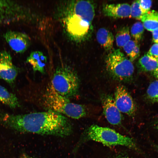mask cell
<instances>
[{"label":"cell","instance_id":"cell-28","mask_svg":"<svg viewBox=\"0 0 158 158\" xmlns=\"http://www.w3.org/2000/svg\"><path fill=\"white\" fill-rule=\"evenodd\" d=\"M29 157L26 155H23V156L20 158H30Z\"/></svg>","mask_w":158,"mask_h":158},{"label":"cell","instance_id":"cell-21","mask_svg":"<svg viewBox=\"0 0 158 158\" xmlns=\"http://www.w3.org/2000/svg\"><path fill=\"white\" fill-rule=\"evenodd\" d=\"M147 98L152 102H155L158 99V80L152 82L147 91Z\"/></svg>","mask_w":158,"mask_h":158},{"label":"cell","instance_id":"cell-20","mask_svg":"<svg viewBox=\"0 0 158 158\" xmlns=\"http://www.w3.org/2000/svg\"><path fill=\"white\" fill-rule=\"evenodd\" d=\"M144 28L142 23L137 22L131 28L130 32L135 40L138 42L142 39L144 32Z\"/></svg>","mask_w":158,"mask_h":158},{"label":"cell","instance_id":"cell-29","mask_svg":"<svg viewBox=\"0 0 158 158\" xmlns=\"http://www.w3.org/2000/svg\"><path fill=\"white\" fill-rule=\"evenodd\" d=\"M155 102H158V99H157Z\"/></svg>","mask_w":158,"mask_h":158},{"label":"cell","instance_id":"cell-6","mask_svg":"<svg viewBox=\"0 0 158 158\" xmlns=\"http://www.w3.org/2000/svg\"><path fill=\"white\" fill-rule=\"evenodd\" d=\"M51 84L57 93L68 98L77 93L79 81L74 71L67 67L61 66L54 73Z\"/></svg>","mask_w":158,"mask_h":158},{"label":"cell","instance_id":"cell-1","mask_svg":"<svg viewBox=\"0 0 158 158\" xmlns=\"http://www.w3.org/2000/svg\"><path fill=\"white\" fill-rule=\"evenodd\" d=\"M13 129L23 133L64 137L72 131L68 118L60 114L47 111L17 114L12 121Z\"/></svg>","mask_w":158,"mask_h":158},{"label":"cell","instance_id":"cell-3","mask_svg":"<svg viewBox=\"0 0 158 158\" xmlns=\"http://www.w3.org/2000/svg\"><path fill=\"white\" fill-rule=\"evenodd\" d=\"M43 97L44 105L49 110L76 119L87 115V110L84 105L71 102L68 98L57 93L51 84L47 86Z\"/></svg>","mask_w":158,"mask_h":158},{"label":"cell","instance_id":"cell-10","mask_svg":"<svg viewBox=\"0 0 158 158\" xmlns=\"http://www.w3.org/2000/svg\"><path fill=\"white\" fill-rule=\"evenodd\" d=\"M3 36L11 48L17 53H24L30 44V37L24 33L9 30L5 33Z\"/></svg>","mask_w":158,"mask_h":158},{"label":"cell","instance_id":"cell-13","mask_svg":"<svg viewBox=\"0 0 158 158\" xmlns=\"http://www.w3.org/2000/svg\"><path fill=\"white\" fill-rule=\"evenodd\" d=\"M47 57L41 52L35 51L32 52L27 59L26 62L32 66L34 71L41 73L44 72Z\"/></svg>","mask_w":158,"mask_h":158},{"label":"cell","instance_id":"cell-22","mask_svg":"<svg viewBox=\"0 0 158 158\" xmlns=\"http://www.w3.org/2000/svg\"><path fill=\"white\" fill-rule=\"evenodd\" d=\"M130 17L140 20L143 15L140 9L139 0L134 1L130 6Z\"/></svg>","mask_w":158,"mask_h":158},{"label":"cell","instance_id":"cell-30","mask_svg":"<svg viewBox=\"0 0 158 158\" xmlns=\"http://www.w3.org/2000/svg\"><path fill=\"white\" fill-rule=\"evenodd\" d=\"M30 158H33V157H30Z\"/></svg>","mask_w":158,"mask_h":158},{"label":"cell","instance_id":"cell-27","mask_svg":"<svg viewBox=\"0 0 158 158\" xmlns=\"http://www.w3.org/2000/svg\"><path fill=\"white\" fill-rule=\"evenodd\" d=\"M115 158H128L126 156L119 155L116 157Z\"/></svg>","mask_w":158,"mask_h":158},{"label":"cell","instance_id":"cell-5","mask_svg":"<svg viewBox=\"0 0 158 158\" xmlns=\"http://www.w3.org/2000/svg\"><path fill=\"white\" fill-rule=\"evenodd\" d=\"M105 63L107 72L114 79L122 82L131 80L134 70L132 62L119 49L114 50L109 53Z\"/></svg>","mask_w":158,"mask_h":158},{"label":"cell","instance_id":"cell-25","mask_svg":"<svg viewBox=\"0 0 158 158\" xmlns=\"http://www.w3.org/2000/svg\"><path fill=\"white\" fill-rule=\"evenodd\" d=\"M152 32L153 42L155 43H158V28L153 30Z\"/></svg>","mask_w":158,"mask_h":158},{"label":"cell","instance_id":"cell-8","mask_svg":"<svg viewBox=\"0 0 158 158\" xmlns=\"http://www.w3.org/2000/svg\"><path fill=\"white\" fill-rule=\"evenodd\" d=\"M114 101L119 110L129 116H133L136 111V107L134 100L126 88L120 85L116 88Z\"/></svg>","mask_w":158,"mask_h":158},{"label":"cell","instance_id":"cell-9","mask_svg":"<svg viewBox=\"0 0 158 158\" xmlns=\"http://www.w3.org/2000/svg\"><path fill=\"white\" fill-rule=\"evenodd\" d=\"M18 73L17 68L13 64L9 52L6 50L0 51V79L11 85H13Z\"/></svg>","mask_w":158,"mask_h":158},{"label":"cell","instance_id":"cell-24","mask_svg":"<svg viewBox=\"0 0 158 158\" xmlns=\"http://www.w3.org/2000/svg\"><path fill=\"white\" fill-rule=\"evenodd\" d=\"M147 54L154 57L158 58V43H154L153 44Z\"/></svg>","mask_w":158,"mask_h":158},{"label":"cell","instance_id":"cell-15","mask_svg":"<svg viewBox=\"0 0 158 158\" xmlns=\"http://www.w3.org/2000/svg\"><path fill=\"white\" fill-rule=\"evenodd\" d=\"M140 20L144 28L152 32L158 28V12L154 10L150 11L143 14Z\"/></svg>","mask_w":158,"mask_h":158},{"label":"cell","instance_id":"cell-17","mask_svg":"<svg viewBox=\"0 0 158 158\" xmlns=\"http://www.w3.org/2000/svg\"><path fill=\"white\" fill-rule=\"evenodd\" d=\"M138 63L139 67L142 71H153L158 67V58L147 53L140 58Z\"/></svg>","mask_w":158,"mask_h":158},{"label":"cell","instance_id":"cell-12","mask_svg":"<svg viewBox=\"0 0 158 158\" xmlns=\"http://www.w3.org/2000/svg\"><path fill=\"white\" fill-rule=\"evenodd\" d=\"M130 6L127 3L107 4L102 8L105 16L115 18L130 17Z\"/></svg>","mask_w":158,"mask_h":158},{"label":"cell","instance_id":"cell-11","mask_svg":"<svg viewBox=\"0 0 158 158\" xmlns=\"http://www.w3.org/2000/svg\"><path fill=\"white\" fill-rule=\"evenodd\" d=\"M101 100L103 113L108 121L114 125L121 124L122 116L113 97L110 95H104L102 96Z\"/></svg>","mask_w":158,"mask_h":158},{"label":"cell","instance_id":"cell-4","mask_svg":"<svg viewBox=\"0 0 158 158\" xmlns=\"http://www.w3.org/2000/svg\"><path fill=\"white\" fill-rule=\"evenodd\" d=\"M85 136L87 140L98 142L108 147L121 145L135 150L137 149L133 138L107 127L92 125L87 129Z\"/></svg>","mask_w":158,"mask_h":158},{"label":"cell","instance_id":"cell-23","mask_svg":"<svg viewBox=\"0 0 158 158\" xmlns=\"http://www.w3.org/2000/svg\"><path fill=\"white\" fill-rule=\"evenodd\" d=\"M140 7L143 14L150 11L152 4V1L150 0H139Z\"/></svg>","mask_w":158,"mask_h":158},{"label":"cell","instance_id":"cell-16","mask_svg":"<svg viewBox=\"0 0 158 158\" xmlns=\"http://www.w3.org/2000/svg\"><path fill=\"white\" fill-rule=\"evenodd\" d=\"M0 102L12 109L20 107L19 100L15 95L9 92L5 88L0 85Z\"/></svg>","mask_w":158,"mask_h":158},{"label":"cell","instance_id":"cell-14","mask_svg":"<svg viewBox=\"0 0 158 158\" xmlns=\"http://www.w3.org/2000/svg\"><path fill=\"white\" fill-rule=\"evenodd\" d=\"M96 38L99 44L106 51L112 48L114 42V36L112 33L104 28H101L97 31Z\"/></svg>","mask_w":158,"mask_h":158},{"label":"cell","instance_id":"cell-7","mask_svg":"<svg viewBox=\"0 0 158 158\" xmlns=\"http://www.w3.org/2000/svg\"><path fill=\"white\" fill-rule=\"evenodd\" d=\"M28 15L27 9L19 2L0 0V25L24 21Z\"/></svg>","mask_w":158,"mask_h":158},{"label":"cell","instance_id":"cell-2","mask_svg":"<svg viewBox=\"0 0 158 158\" xmlns=\"http://www.w3.org/2000/svg\"><path fill=\"white\" fill-rule=\"evenodd\" d=\"M61 18L68 35L76 40L86 38L91 33L95 16L94 3L90 1H73L61 8Z\"/></svg>","mask_w":158,"mask_h":158},{"label":"cell","instance_id":"cell-26","mask_svg":"<svg viewBox=\"0 0 158 158\" xmlns=\"http://www.w3.org/2000/svg\"><path fill=\"white\" fill-rule=\"evenodd\" d=\"M153 75L155 78L158 79V67L153 71Z\"/></svg>","mask_w":158,"mask_h":158},{"label":"cell","instance_id":"cell-18","mask_svg":"<svg viewBox=\"0 0 158 158\" xmlns=\"http://www.w3.org/2000/svg\"><path fill=\"white\" fill-rule=\"evenodd\" d=\"M123 48L131 61H134L139 56L140 50L138 42L130 40Z\"/></svg>","mask_w":158,"mask_h":158},{"label":"cell","instance_id":"cell-19","mask_svg":"<svg viewBox=\"0 0 158 158\" xmlns=\"http://www.w3.org/2000/svg\"><path fill=\"white\" fill-rule=\"evenodd\" d=\"M129 28L128 26L121 28L117 32L116 36V42L117 46L120 47L124 46L130 40Z\"/></svg>","mask_w":158,"mask_h":158}]
</instances>
